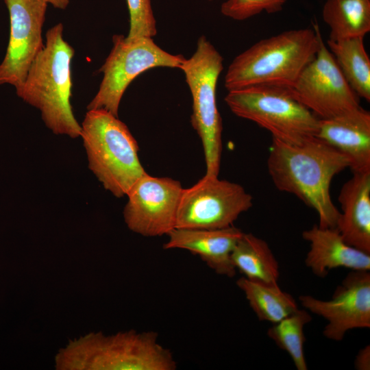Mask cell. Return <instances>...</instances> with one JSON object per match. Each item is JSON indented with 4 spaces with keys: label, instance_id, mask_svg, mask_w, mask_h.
Listing matches in <instances>:
<instances>
[{
    "label": "cell",
    "instance_id": "9c48e42d",
    "mask_svg": "<svg viewBox=\"0 0 370 370\" xmlns=\"http://www.w3.org/2000/svg\"><path fill=\"white\" fill-rule=\"evenodd\" d=\"M253 206V197L240 184L205 175L183 189L175 228L221 229L233 225Z\"/></svg>",
    "mask_w": 370,
    "mask_h": 370
},
{
    "label": "cell",
    "instance_id": "d4e9b609",
    "mask_svg": "<svg viewBox=\"0 0 370 370\" xmlns=\"http://www.w3.org/2000/svg\"><path fill=\"white\" fill-rule=\"evenodd\" d=\"M354 367L357 370L370 369V346L369 345L357 354L354 360Z\"/></svg>",
    "mask_w": 370,
    "mask_h": 370
},
{
    "label": "cell",
    "instance_id": "ac0fdd59",
    "mask_svg": "<svg viewBox=\"0 0 370 370\" xmlns=\"http://www.w3.org/2000/svg\"><path fill=\"white\" fill-rule=\"evenodd\" d=\"M231 260L243 277L267 284H278V262L264 240L243 233L232 252Z\"/></svg>",
    "mask_w": 370,
    "mask_h": 370
},
{
    "label": "cell",
    "instance_id": "277c9868",
    "mask_svg": "<svg viewBox=\"0 0 370 370\" xmlns=\"http://www.w3.org/2000/svg\"><path fill=\"white\" fill-rule=\"evenodd\" d=\"M58 370H174L171 351L153 331L134 330L106 336L91 332L71 340L55 358Z\"/></svg>",
    "mask_w": 370,
    "mask_h": 370
},
{
    "label": "cell",
    "instance_id": "7c38bea8",
    "mask_svg": "<svg viewBox=\"0 0 370 370\" xmlns=\"http://www.w3.org/2000/svg\"><path fill=\"white\" fill-rule=\"evenodd\" d=\"M10 16V37L0 64V85L18 89L44 46L42 31L48 4L43 0H3Z\"/></svg>",
    "mask_w": 370,
    "mask_h": 370
},
{
    "label": "cell",
    "instance_id": "2e32d148",
    "mask_svg": "<svg viewBox=\"0 0 370 370\" xmlns=\"http://www.w3.org/2000/svg\"><path fill=\"white\" fill-rule=\"evenodd\" d=\"M302 238L310 245L305 264L318 277L324 278L329 271L339 267L370 270V254L345 243L336 227L314 224L302 232Z\"/></svg>",
    "mask_w": 370,
    "mask_h": 370
},
{
    "label": "cell",
    "instance_id": "ba28073f",
    "mask_svg": "<svg viewBox=\"0 0 370 370\" xmlns=\"http://www.w3.org/2000/svg\"><path fill=\"white\" fill-rule=\"evenodd\" d=\"M112 48L99 69L103 78L88 110L103 109L119 116L121 99L131 82L145 71L156 67L180 69L185 58L170 53L155 43L151 37L127 38L112 36Z\"/></svg>",
    "mask_w": 370,
    "mask_h": 370
},
{
    "label": "cell",
    "instance_id": "cb8c5ba5",
    "mask_svg": "<svg viewBox=\"0 0 370 370\" xmlns=\"http://www.w3.org/2000/svg\"><path fill=\"white\" fill-rule=\"evenodd\" d=\"M130 28L127 38L146 36L153 38L157 34L156 21L151 0H126Z\"/></svg>",
    "mask_w": 370,
    "mask_h": 370
},
{
    "label": "cell",
    "instance_id": "ffe728a7",
    "mask_svg": "<svg viewBox=\"0 0 370 370\" xmlns=\"http://www.w3.org/2000/svg\"><path fill=\"white\" fill-rule=\"evenodd\" d=\"M362 37L327 41L345 79L358 97L370 101V59Z\"/></svg>",
    "mask_w": 370,
    "mask_h": 370
},
{
    "label": "cell",
    "instance_id": "5bb4252c",
    "mask_svg": "<svg viewBox=\"0 0 370 370\" xmlns=\"http://www.w3.org/2000/svg\"><path fill=\"white\" fill-rule=\"evenodd\" d=\"M316 137L345 156L352 173L370 171V113L358 106L319 119Z\"/></svg>",
    "mask_w": 370,
    "mask_h": 370
},
{
    "label": "cell",
    "instance_id": "9a60e30c",
    "mask_svg": "<svg viewBox=\"0 0 370 370\" xmlns=\"http://www.w3.org/2000/svg\"><path fill=\"white\" fill-rule=\"evenodd\" d=\"M243 233L233 225L221 229L175 228L167 234L163 248L187 250L197 255L216 273L233 278L236 269L231 255Z\"/></svg>",
    "mask_w": 370,
    "mask_h": 370
},
{
    "label": "cell",
    "instance_id": "7402d4cb",
    "mask_svg": "<svg viewBox=\"0 0 370 370\" xmlns=\"http://www.w3.org/2000/svg\"><path fill=\"white\" fill-rule=\"evenodd\" d=\"M311 320L308 311L297 308L267 330V336L289 354L297 370L308 369L304 352V328Z\"/></svg>",
    "mask_w": 370,
    "mask_h": 370
},
{
    "label": "cell",
    "instance_id": "44dd1931",
    "mask_svg": "<svg viewBox=\"0 0 370 370\" xmlns=\"http://www.w3.org/2000/svg\"><path fill=\"white\" fill-rule=\"evenodd\" d=\"M236 285L244 293L251 308L260 321L273 324L298 308L293 297L282 291L278 284H267L243 276L237 280Z\"/></svg>",
    "mask_w": 370,
    "mask_h": 370
},
{
    "label": "cell",
    "instance_id": "6da1fadb",
    "mask_svg": "<svg viewBox=\"0 0 370 370\" xmlns=\"http://www.w3.org/2000/svg\"><path fill=\"white\" fill-rule=\"evenodd\" d=\"M267 164L280 191L295 195L314 209L319 226L336 227L340 211L332 200L330 184L336 175L349 168L345 156L314 136L298 144L273 138Z\"/></svg>",
    "mask_w": 370,
    "mask_h": 370
},
{
    "label": "cell",
    "instance_id": "4316f807",
    "mask_svg": "<svg viewBox=\"0 0 370 370\" xmlns=\"http://www.w3.org/2000/svg\"><path fill=\"white\" fill-rule=\"evenodd\" d=\"M209 1H213V0H209Z\"/></svg>",
    "mask_w": 370,
    "mask_h": 370
},
{
    "label": "cell",
    "instance_id": "e0dca14e",
    "mask_svg": "<svg viewBox=\"0 0 370 370\" xmlns=\"http://www.w3.org/2000/svg\"><path fill=\"white\" fill-rule=\"evenodd\" d=\"M336 229L350 246L370 254V171L354 172L338 195Z\"/></svg>",
    "mask_w": 370,
    "mask_h": 370
},
{
    "label": "cell",
    "instance_id": "5b68a950",
    "mask_svg": "<svg viewBox=\"0 0 370 370\" xmlns=\"http://www.w3.org/2000/svg\"><path fill=\"white\" fill-rule=\"evenodd\" d=\"M80 136L90 170L114 196L126 195L147 173L139 160L137 141L119 116L103 109L88 110Z\"/></svg>",
    "mask_w": 370,
    "mask_h": 370
},
{
    "label": "cell",
    "instance_id": "4fadbf2b",
    "mask_svg": "<svg viewBox=\"0 0 370 370\" xmlns=\"http://www.w3.org/2000/svg\"><path fill=\"white\" fill-rule=\"evenodd\" d=\"M301 305L324 318L328 324L323 334L340 341L350 330L370 328V273L352 271L335 289L330 300L300 295Z\"/></svg>",
    "mask_w": 370,
    "mask_h": 370
},
{
    "label": "cell",
    "instance_id": "8992f818",
    "mask_svg": "<svg viewBox=\"0 0 370 370\" xmlns=\"http://www.w3.org/2000/svg\"><path fill=\"white\" fill-rule=\"evenodd\" d=\"M225 101L235 115L256 123L285 143L298 144L317 131L319 119L288 86L260 84L230 90Z\"/></svg>",
    "mask_w": 370,
    "mask_h": 370
},
{
    "label": "cell",
    "instance_id": "52a82bcc",
    "mask_svg": "<svg viewBox=\"0 0 370 370\" xmlns=\"http://www.w3.org/2000/svg\"><path fill=\"white\" fill-rule=\"evenodd\" d=\"M185 76L193 100L190 123L204 149L206 175L218 176L222 151V120L217 106L216 88L223 69V58L202 35L196 50L185 58L180 69Z\"/></svg>",
    "mask_w": 370,
    "mask_h": 370
},
{
    "label": "cell",
    "instance_id": "3957f363",
    "mask_svg": "<svg viewBox=\"0 0 370 370\" xmlns=\"http://www.w3.org/2000/svg\"><path fill=\"white\" fill-rule=\"evenodd\" d=\"M322 36L313 28L290 29L262 39L236 56L225 73L227 91L260 84L291 87L314 58Z\"/></svg>",
    "mask_w": 370,
    "mask_h": 370
},
{
    "label": "cell",
    "instance_id": "484cf974",
    "mask_svg": "<svg viewBox=\"0 0 370 370\" xmlns=\"http://www.w3.org/2000/svg\"><path fill=\"white\" fill-rule=\"evenodd\" d=\"M47 4L53 5L55 8L64 10L69 4L70 0H43Z\"/></svg>",
    "mask_w": 370,
    "mask_h": 370
},
{
    "label": "cell",
    "instance_id": "30bf717a",
    "mask_svg": "<svg viewBox=\"0 0 370 370\" xmlns=\"http://www.w3.org/2000/svg\"><path fill=\"white\" fill-rule=\"evenodd\" d=\"M291 88L299 101L320 119L360 106L359 97L322 38L314 58Z\"/></svg>",
    "mask_w": 370,
    "mask_h": 370
},
{
    "label": "cell",
    "instance_id": "7a4b0ae2",
    "mask_svg": "<svg viewBox=\"0 0 370 370\" xmlns=\"http://www.w3.org/2000/svg\"><path fill=\"white\" fill-rule=\"evenodd\" d=\"M63 31L61 23L48 29L42 49L16 92L25 102L40 111L42 121L53 133L75 138L81 134V125L71 104V64L75 50L64 39Z\"/></svg>",
    "mask_w": 370,
    "mask_h": 370
},
{
    "label": "cell",
    "instance_id": "d6986e66",
    "mask_svg": "<svg viewBox=\"0 0 370 370\" xmlns=\"http://www.w3.org/2000/svg\"><path fill=\"white\" fill-rule=\"evenodd\" d=\"M321 14L329 40L364 38L370 32V0H326Z\"/></svg>",
    "mask_w": 370,
    "mask_h": 370
},
{
    "label": "cell",
    "instance_id": "8fae6325",
    "mask_svg": "<svg viewBox=\"0 0 370 370\" xmlns=\"http://www.w3.org/2000/svg\"><path fill=\"white\" fill-rule=\"evenodd\" d=\"M183 189L172 178L143 175L126 195L123 217L128 228L147 237L167 235L175 228Z\"/></svg>",
    "mask_w": 370,
    "mask_h": 370
},
{
    "label": "cell",
    "instance_id": "603a6c76",
    "mask_svg": "<svg viewBox=\"0 0 370 370\" xmlns=\"http://www.w3.org/2000/svg\"><path fill=\"white\" fill-rule=\"evenodd\" d=\"M286 0H225L221 5V14L235 21H244L265 12L281 11Z\"/></svg>",
    "mask_w": 370,
    "mask_h": 370
}]
</instances>
